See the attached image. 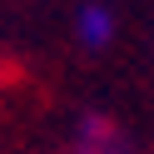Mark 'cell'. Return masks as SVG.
<instances>
[{"label":"cell","instance_id":"1","mask_svg":"<svg viewBox=\"0 0 154 154\" xmlns=\"http://www.w3.org/2000/svg\"><path fill=\"white\" fill-rule=\"evenodd\" d=\"M70 154H129V144H124L119 124H114L109 114H80Z\"/></svg>","mask_w":154,"mask_h":154},{"label":"cell","instance_id":"2","mask_svg":"<svg viewBox=\"0 0 154 154\" xmlns=\"http://www.w3.org/2000/svg\"><path fill=\"white\" fill-rule=\"evenodd\" d=\"M75 35H80V45L100 50V45L114 40V15L104 10V5H85V10L75 15Z\"/></svg>","mask_w":154,"mask_h":154}]
</instances>
